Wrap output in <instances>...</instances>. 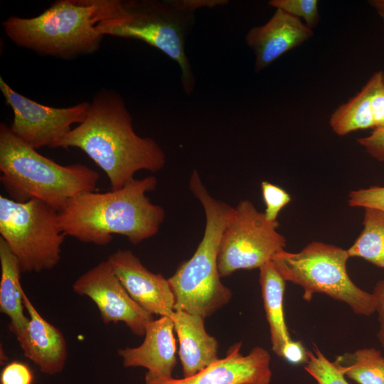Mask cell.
I'll use <instances>...</instances> for the list:
<instances>
[{
  "instance_id": "cell-9",
  "label": "cell",
  "mask_w": 384,
  "mask_h": 384,
  "mask_svg": "<svg viewBox=\"0 0 384 384\" xmlns=\"http://www.w3.org/2000/svg\"><path fill=\"white\" fill-rule=\"evenodd\" d=\"M278 221H269L249 200L233 209L223 231L218 255L220 277L239 270H252L272 260L284 250L286 239L277 230Z\"/></svg>"
},
{
  "instance_id": "cell-16",
  "label": "cell",
  "mask_w": 384,
  "mask_h": 384,
  "mask_svg": "<svg viewBox=\"0 0 384 384\" xmlns=\"http://www.w3.org/2000/svg\"><path fill=\"white\" fill-rule=\"evenodd\" d=\"M174 330L171 317L154 319L146 326L144 339L140 346L118 351L123 366L143 367L153 375L171 377L177 363Z\"/></svg>"
},
{
  "instance_id": "cell-25",
  "label": "cell",
  "mask_w": 384,
  "mask_h": 384,
  "mask_svg": "<svg viewBox=\"0 0 384 384\" xmlns=\"http://www.w3.org/2000/svg\"><path fill=\"white\" fill-rule=\"evenodd\" d=\"M261 188L266 206L264 213L269 221H277L280 210L291 201V197L281 187L265 181L261 183Z\"/></svg>"
},
{
  "instance_id": "cell-29",
  "label": "cell",
  "mask_w": 384,
  "mask_h": 384,
  "mask_svg": "<svg viewBox=\"0 0 384 384\" xmlns=\"http://www.w3.org/2000/svg\"><path fill=\"white\" fill-rule=\"evenodd\" d=\"M281 357L292 365H306L309 361L308 351L302 343L292 339L284 346Z\"/></svg>"
},
{
  "instance_id": "cell-22",
  "label": "cell",
  "mask_w": 384,
  "mask_h": 384,
  "mask_svg": "<svg viewBox=\"0 0 384 384\" xmlns=\"http://www.w3.org/2000/svg\"><path fill=\"white\" fill-rule=\"evenodd\" d=\"M364 209L363 228L347 252L350 257H361L384 270V211Z\"/></svg>"
},
{
  "instance_id": "cell-5",
  "label": "cell",
  "mask_w": 384,
  "mask_h": 384,
  "mask_svg": "<svg viewBox=\"0 0 384 384\" xmlns=\"http://www.w3.org/2000/svg\"><path fill=\"white\" fill-rule=\"evenodd\" d=\"M189 188L205 211L204 234L191 258L183 262L168 280L175 299L174 310L205 319L228 304L232 297L230 289L220 281L218 255L233 207L209 193L196 170L191 174Z\"/></svg>"
},
{
  "instance_id": "cell-19",
  "label": "cell",
  "mask_w": 384,
  "mask_h": 384,
  "mask_svg": "<svg viewBox=\"0 0 384 384\" xmlns=\"http://www.w3.org/2000/svg\"><path fill=\"white\" fill-rule=\"evenodd\" d=\"M0 311L10 319L9 329L16 338L25 330L28 318L24 314L22 273L17 258L0 237Z\"/></svg>"
},
{
  "instance_id": "cell-4",
  "label": "cell",
  "mask_w": 384,
  "mask_h": 384,
  "mask_svg": "<svg viewBox=\"0 0 384 384\" xmlns=\"http://www.w3.org/2000/svg\"><path fill=\"white\" fill-rule=\"evenodd\" d=\"M0 180L10 198L40 200L59 211L71 201L95 191L100 174L90 167L60 165L40 154L0 124Z\"/></svg>"
},
{
  "instance_id": "cell-12",
  "label": "cell",
  "mask_w": 384,
  "mask_h": 384,
  "mask_svg": "<svg viewBox=\"0 0 384 384\" xmlns=\"http://www.w3.org/2000/svg\"><path fill=\"white\" fill-rule=\"evenodd\" d=\"M241 346L242 342L234 343L223 358L191 377L177 379L146 372L145 384H270L272 375L270 353L255 346L244 356Z\"/></svg>"
},
{
  "instance_id": "cell-26",
  "label": "cell",
  "mask_w": 384,
  "mask_h": 384,
  "mask_svg": "<svg viewBox=\"0 0 384 384\" xmlns=\"http://www.w3.org/2000/svg\"><path fill=\"white\" fill-rule=\"evenodd\" d=\"M348 203L351 207L373 208L384 211V186H373L352 191Z\"/></svg>"
},
{
  "instance_id": "cell-10",
  "label": "cell",
  "mask_w": 384,
  "mask_h": 384,
  "mask_svg": "<svg viewBox=\"0 0 384 384\" xmlns=\"http://www.w3.org/2000/svg\"><path fill=\"white\" fill-rule=\"evenodd\" d=\"M0 90L13 110L11 132L36 150L43 146L54 148L72 129V124L84 122L90 105L83 102L64 108L44 105L16 92L1 77Z\"/></svg>"
},
{
  "instance_id": "cell-30",
  "label": "cell",
  "mask_w": 384,
  "mask_h": 384,
  "mask_svg": "<svg viewBox=\"0 0 384 384\" xmlns=\"http://www.w3.org/2000/svg\"><path fill=\"white\" fill-rule=\"evenodd\" d=\"M372 294L375 299V312L378 315L379 329L377 337L384 348V280H380L375 284Z\"/></svg>"
},
{
  "instance_id": "cell-6",
  "label": "cell",
  "mask_w": 384,
  "mask_h": 384,
  "mask_svg": "<svg viewBox=\"0 0 384 384\" xmlns=\"http://www.w3.org/2000/svg\"><path fill=\"white\" fill-rule=\"evenodd\" d=\"M195 22V12L182 0H119L115 16L96 28L103 36L137 39L160 50L178 64L182 88L191 95L196 79L185 46Z\"/></svg>"
},
{
  "instance_id": "cell-17",
  "label": "cell",
  "mask_w": 384,
  "mask_h": 384,
  "mask_svg": "<svg viewBox=\"0 0 384 384\" xmlns=\"http://www.w3.org/2000/svg\"><path fill=\"white\" fill-rule=\"evenodd\" d=\"M329 124L339 136L351 132L384 127V73L375 72L361 91L340 105Z\"/></svg>"
},
{
  "instance_id": "cell-21",
  "label": "cell",
  "mask_w": 384,
  "mask_h": 384,
  "mask_svg": "<svg viewBox=\"0 0 384 384\" xmlns=\"http://www.w3.org/2000/svg\"><path fill=\"white\" fill-rule=\"evenodd\" d=\"M333 363L345 377L358 384H384V356L376 348L345 353Z\"/></svg>"
},
{
  "instance_id": "cell-15",
  "label": "cell",
  "mask_w": 384,
  "mask_h": 384,
  "mask_svg": "<svg viewBox=\"0 0 384 384\" xmlns=\"http://www.w3.org/2000/svg\"><path fill=\"white\" fill-rule=\"evenodd\" d=\"M23 304L28 314V322L24 331L16 338L23 355L46 375L60 373L68 356L63 334L41 316L26 293Z\"/></svg>"
},
{
  "instance_id": "cell-11",
  "label": "cell",
  "mask_w": 384,
  "mask_h": 384,
  "mask_svg": "<svg viewBox=\"0 0 384 384\" xmlns=\"http://www.w3.org/2000/svg\"><path fill=\"white\" fill-rule=\"evenodd\" d=\"M73 290L95 303L104 324L124 322L138 336H144L146 326L154 320V315L129 296L107 260L79 277Z\"/></svg>"
},
{
  "instance_id": "cell-8",
  "label": "cell",
  "mask_w": 384,
  "mask_h": 384,
  "mask_svg": "<svg viewBox=\"0 0 384 384\" xmlns=\"http://www.w3.org/2000/svg\"><path fill=\"white\" fill-rule=\"evenodd\" d=\"M0 235L22 272L50 270L60 261L65 235L58 211L40 200L18 202L1 195Z\"/></svg>"
},
{
  "instance_id": "cell-3",
  "label": "cell",
  "mask_w": 384,
  "mask_h": 384,
  "mask_svg": "<svg viewBox=\"0 0 384 384\" xmlns=\"http://www.w3.org/2000/svg\"><path fill=\"white\" fill-rule=\"evenodd\" d=\"M119 0H58L33 18L11 16L2 23L16 45L43 55L70 59L97 51V24L116 14Z\"/></svg>"
},
{
  "instance_id": "cell-14",
  "label": "cell",
  "mask_w": 384,
  "mask_h": 384,
  "mask_svg": "<svg viewBox=\"0 0 384 384\" xmlns=\"http://www.w3.org/2000/svg\"><path fill=\"white\" fill-rule=\"evenodd\" d=\"M312 36V30L300 19L276 9L266 23L252 27L245 36L246 43L255 56V71L261 72Z\"/></svg>"
},
{
  "instance_id": "cell-23",
  "label": "cell",
  "mask_w": 384,
  "mask_h": 384,
  "mask_svg": "<svg viewBox=\"0 0 384 384\" xmlns=\"http://www.w3.org/2000/svg\"><path fill=\"white\" fill-rule=\"evenodd\" d=\"M308 356L309 361L304 369L317 384H349L334 363L327 359L316 346L313 352L308 351Z\"/></svg>"
},
{
  "instance_id": "cell-28",
  "label": "cell",
  "mask_w": 384,
  "mask_h": 384,
  "mask_svg": "<svg viewBox=\"0 0 384 384\" xmlns=\"http://www.w3.org/2000/svg\"><path fill=\"white\" fill-rule=\"evenodd\" d=\"M357 142L372 157L384 161V127L373 129L369 136L359 138Z\"/></svg>"
},
{
  "instance_id": "cell-31",
  "label": "cell",
  "mask_w": 384,
  "mask_h": 384,
  "mask_svg": "<svg viewBox=\"0 0 384 384\" xmlns=\"http://www.w3.org/2000/svg\"><path fill=\"white\" fill-rule=\"evenodd\" d=\"M369 4L380 17L384 28V0H371Z\"/></svg>"
},
{
  "instance_id": "cell-24",
  "label": "cell",
  "mask_w": 384,
  "mask_h": 384,
  "mask_svg": "<svg viewBox=\"0 0 384 384\" xmlns=\"http://www.w3.org/2000/svg\"><path fill=\"white\" fill-rule=\"evenodd\" d=\"M268 4L299 19L303 18L306 26L311 30L320 19L316 0H271Z\"/></svg>"
},
{
  "instance_id": "cell-27",
  "label": "cell",
  "mask_w": 384,
  "mask_h": 384,
  "mask_svg": "<svg viewBox=\"0 0 384 384\" xmlns=\"http://www.w3.org/2000/svg\"><path fill=\"white\" fill-rule=\"evenodd\" d=\"M0 380L1 384H32L33 374L26 364L12 361L2 369Z\"/></svg>"
},
{
  "instance_id": "cell-18",
  "label": "cell",
  "mask_w": 384,
  "mask_h": 384,
  "mask_svg": "<svg viewBox=\"0 0 384 384\" xmlns=\"http://www.w3.org/2000/svg\"><path fill=\"white\" fill-rule=\"evenodd\" d=\"M171 319L178 338L183 378L194 375L218 359V341L206 332L203 317L176 310Z\"/></svg>"
},
{
  "instance_id": "cell-20",
  "label": "cell",
  "mask_w": 384,
  "mask_h": 384,
  "mask_svg": "<svg viewBox=\"0 0 384 384\" xmlns=\"http://www.w3.org/2000/svg\"><path fill=\"white\" fill-rule=\"evenodd\" d=\"M259 281L266 319L270 326L272 350L281 357L284 346L292 340L284 314L286 281L270 260L260 268Z\"/></svg>"
},
{
  "instance_id": "cell-1",
  "label": "cell",
  "mask_w": 384,
  "mask_h": 384,
  "mask_svg": "<svg viewBox=\"0 0 384 384\" xmlns=\"http://www.w3.org/2000/svg\"><path fill=\"white\" fill-rule=\"evenodd\" d=\"M78 148L107 176L112 190L124 186L136 172H156L163 169L166 156L152 138L139 136L122 97L102 90L90 102L83 122L57 142L54 148Z\"/></svg>"
},
{
  "instance_id": "cell-2",
  "label": "cell",
  "mask_w": 384,
  "mask_h": 384,
  "mask_svg": "<svg viewBox=\"0 0 384 384\" xmlns=\"http://www.w3.org/2000/svg\"><path fill=\"white\" fill-rule=\"evenodd\" d=\"M156 185V177L148 176L119 189L82 194L58 211L60 228L65 236L85 243L106 245L113 235L140 243L155 235L165 218L164 208L146 195Z\"/></svg>"
},
{
  "instance_id": "cell-13",
  "label": "cell",
  "mask_w": 384,
  "mask_h": 384,
  "mask_svg": "<svg viewBox=\"0 0 384 384\" xmlns=\"http://www.w3.org/2000/svg\"><path fill=\"white\" fill-rule=\"evenodd\" d=\"M107 260L129 296L142 309L153 315L172 317L175 299L168 279L147 270L129 250H117Z\"/></svg>"
},
{
  "instance_id": "cell-7",
  "label": "cell",
  "mask_w": 384,
  "mask_h": 384,
  "mask_svg": "<svg viewBox=\"0 0 384 384\" xmlns=\"http://www.w3.org/2000/svg\"><path fill=\"white\" fill-rule=\"evenodd\" d=\"M349 257L347 250L313 241L298 252L283 250L272 261L286 282L303 288L305 301L324 293L346 303L356 314L370 316L375 312L374 297L351 279L346 269Z\"/></svg>"
}]
</instances>
